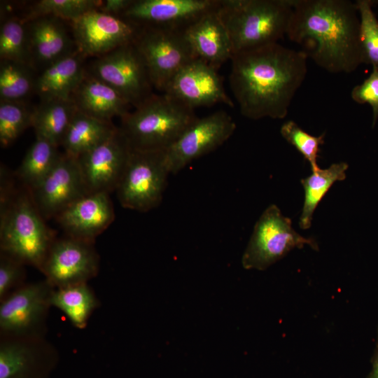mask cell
Segmentation results:
<instances>
[{
	"label": "cell",
	"mask_w": 378,
	"mask_h": 378,
	"mask_svg": "<svg viewBox=\"0 0 378 378\" xmlns=\"http://www.w3.org/2000/svg\"><path fill=\"white\" fill-rule=\"evenodd\" d=\"M307 58L302 50L279 43L234 54L230 85L241 115L284 118L306 77Z\"/></svg>",
	"instance_id": "1"
},
{
	"label": "cell",
	"mask_w": 378,
	"mask_h": 378,
	"mask_svg": "<svg viewBox=\"0 0 378 378\" xmlns=\"http://www.w3.org/2000/svg\"><path fill=\"white\" fill-rule=\"evenodd\" d=\"M292 4L286 36L316 65L338 74L351 73L363 64L356 2L292 0Z\"/></svg>",
	"instance_id": "2"
},
{
	"label": "cell",
	"mask_w": 378,
	"mask_h": 378,
	"mask_svg": "<svg viewBox=\"0 0 378 378\" xmlns=\"http://www.w3.org/2000/svg\"><path fill=\"white\" fill-rule=\"evenodd\" d=\"M197 118L195 109L154 93L121 118L120 130L132 150L166 151Z\"/></svg>",
	"instance_id": "3"
},
{
	"label": "cell",
	"mask_w": 378,
	"mask_h": 378,
	"mask_svg": "<svg viewBox=\"0 0 378 378\" xmlns=\"http://www.w3.org/2000/svg\"><path fill=\"white\" fill-rule=\"evenodd\" d=\"M292 0H223L218 12L234 54L276 43L287 34Z\"/></svg>",
	"instance_id": "4"
},
{
	"label": "cell",
	"mask_w": 378,
	"mask_h": 378,
	"mask_svg": "<svg viewBox=\"0 0 378 378\" xmlns=\"http://www.w3.org/2000/svg\"><path fill=\"white\" fill-rule=\"evenodd\" d=\"M54 241L30 191H18L0 214L1 252L41 271Z\"/></svg>",
	"instance_id": "5"
},
{
	"label": "cell",
	"mask_w": 378,
	"mask_h": 378,
	"mask_svg": "<svg viewBox=\"0 0 378 378\" xmlns=\"http://www.w3.org/2000/svg\"><path fill=\"white\" fill-rule=\"evenodd\" d=\"M309 245L318 251L316 241L298 234L289 218L275 204L269 206L255 224L241 258L246 270H264L297 248Z\"/></svg>",
	"instance_id": "6"
},
{
	"label": "cell",
	"mask_w": 378,
	"mask_h": 378,
	"mask_svg": "<svg viewBox=\"0 0 378 378\" xmlns=\"http://www.w3.org/2000/svg\"><path fill=\"white\" fill-rule=\"evenodd\" d=\"M165 151L131 149L125 171L116 189L121 205L141 212L158 206L167 185Z\"/></svg>",
	"instance_id": "7"
},
{
	"label": "cell",
	"mask_w": 378,
	"mask_h": 378,
	"mask_svg": "<svg viewBox=\"0 0 378 378\" xmlns=\"http://www.w3.org/2000/svg\"><path fill=\"white\" fill-rule=\"evenodd\" d=\"M183 31L141 27L134 41L146 62L154 88L163 92L174 76L197 58Z\"/></svg>",
	"instance_id": "8"
},
{
	"label": "cell",
	"mask_w": 378,
	"mask_h": 378,
	"mask_svg": "<svg viewBox=\"0 0 378 378\" xmlns=\"http://www.w3.org/2000/svg\"><path fill=\"white\" fill-rule=\"evenodd\" d=\"M86 71L137 107L154 93L146 62L134 43L96 57Z\"/></svg>",
	"instance_id": "9"
},
{
	"label": "cell",
	"mask_w": 378,
	"mask_h": 378,
	"mask_svg": "<svg viewBox=\"0 0 378 378\" xmlns=\"http://www.w3.org/2000/svg\"><path fill=\"white\" fill-rule=\"evenodd\" d=\"M54 289L46 279L24 284L1 300V336H43Z\"/></svg>",
	"instance_id": "10"
},
{
	"label": "cell",
	"mask_w": 378,
	"mask_h": 378,
	"mask_svg": "<svg viewBox=\"0 0 378 378\" xmlns=\"http://www.w3.org/2000/svg\"><path fill=\"white\" fill-rule=\"evenodd\" d=\"M236 124L224 111L197 118L165 151L170 174H176L193 160L216 150L234 132Z\"/></svg>",
	"instance_id": "11"
},
{
	"label": "cell",
	"mask_w": 378,
	"mask_h": 378,
	"mask_svg": "<svg viewBox=\"0 0 378 378\" xmlns=\"http://www.w3.org/2000/svg\"><path fill=\"white\" fill-rule=\"evenodd\" d=\"M71 27L77 50L96 57L134 43L141 29L133 22L98 9L71 22Z\"/></svg>",
	"instance_id": "12"
},
{
	"label": "cell",
	"mask_w": 378,
	"mask_h": 378,
	"mask_svg": "<svg viewBox=\"0 0 378 378\" xmlns=\"http://www.w3.org/2000/svg\"><path fill=\"white\" fill-rule=\"evenodd\" d=\"M93 242L69 236L55 239L41 272L55 288L88 283L99 270Z\"/></svg>",
	"instance_id": "13"
},
{
	"label": "cell",
	"mask_w": 378,
	"mask_h": 378,
	"mask_svg": "<svg viewBox=\"0 0 378 378\" xmlns=\"http://www.w3.org/2000/svg\"><path fill=\"white\" fill-rule=\"evenodd\" d=\"M131 148L120 128L107 140L78 157L77 162L88 193L116 190Z\"/></svg>",
	"instance_id": "14"
},
{
	"label": "cell",
	"mask_w": 378,
	"mask_h": 378,
	"mask_svg": "<svg viewBox=\"0 0 378 378\" xmlns=\"http://www.w3.org/2000/svg\"><path fill=\"white\" fill-rule=\"evenodd\" d=\"M217 70L204 60L196 58L174 76L164 94L192 109L218 103L234 107Z\"/></svg>",
	"instance_id": "15"
},
{
	"label": "cell",
	"mask_w": 378,
	"mask_h": 378,
	"mask_svg": "<svg viewBox=\"0 0 378 378\" xmlns=\"http://www.w3.org/2000/svg\"><path fill=\"white\" fill-rule=\"evenodd\" d=\"M29 191L43 219L56 218L74 202L89 194L77 159L66 153L61 154L48 175Z\"/></svg>",
	"instance_id": "16"
},
{
	"label": "cell",
	"mask_w": 378,
	"mask_h": 378,
	"mask_svg": "<svg viewBox=\"0 0 378 378\" xmlns=\"http://www.w3.org/2000/svg\"><path fill=\"white\" fill-rule=\"evenodd\" d=\"M55 351L43 336H1L0 378H47Z\"/></svg>",
	"instance_id": "17"
},
{
	"label": "cell",
	"mask_w": 378,
	"mask_h": 378,
	"mask_svg": "<svg viewBox=\"0 0 378 378\" xmlns=\"http://www.w3.org/2000/svg\"><path fill=\"white\" fill-rule=\"evenodd\" d=\"M219 4L218 0H132L120 17L141 27L184 30Z\"/></svg>",
	"instance_id": "18"
},
{
	"label": "cell",
	"mask_w": 378,
	"mask_h": 378,
	"mask_svg": "<svg viewBox=\"0 0 378 378\" xmlns=\"http://www.w3.org/2000/svg\"><path fill=\"white\" fill-rule=\"evenodd\" d=\"M114 218L108 194L94 192L74 202L57 215L56 219L67 236L93 242Z\"/></svg>",
	"instance_id": "19"
},
{
	"label": "cell",
	"mask_w": 378,
	"mask_h": 378,
	"mask_svg": "<svg viewBox=\"0 0 378 378\" xmlns=\"http://www.w3.org/2000/svg\"><path fill=\"white\" fill-rule=\"evenodd\" d=\"M30 65L43 70L59 59L77 50L63 20L53 16H41L25 22ZM41 70V71H42Z\"/></svg>",
	"instance_id": "20"
},
{
	"label": "cell",
	"mask_w": 378,
	"mask_h": 378,
	"mask_svg": "<svg viewBox=\"0 0 378 378\" xmlns=\"http://www.w3.org/2000/svg\"><path fill=\"white\" fill-rule=\"evenodd\" d=\"M218 8L203 15L183 31L196 57L216 69L234 55L229 34Z\"/></svg>",
	"instance_id": "21"
},
{
	"label": "cell",
	"mask_w": 378,
	"mask_h": 378,
	"mask_svg": "<svg viewBox=\"0 0 378 378\" xmlns=\"http://www.w3.org/2000/svg\"><path fill=\"white\" fill-rule=\"evenodd\" d=\"M71 99L78 111L105 122L123 118L132 106L115 90L87 71Z\"/></svg>",
	"instance_id": "22"
},
{
	"label": "cell",
	"mask_w": 378,
	"mask_h": 378,
	"mask_svg": "<svg viewBox=\"0 0 378 378\" xmlns=\"http://www.w3.org/2000/svg\"><path fill=\"white\" fill-rule=\"evenodd\" d=\"M85 57L77 50L42 70L37 76L35 88L41 99H71L85 76Z\"/></svg>",
	"instance_id": "23"
},
{
	"label": "cell",
	"mask_w": 378,
	"mask_h": 378,
	"mask_svg": "<svg viewBox=\"0 0 378 378\" xmlns=\"http://www.w3.org/2000/svg\"><path fill=\"white\" fill-rule=\"evenodd\" d=\"M77 111L71 99H47L34 108L31 127L36 137L54 145H62L63 138Z\"/></svg>",
	"instance_id": "24"
},
{
	"label": "cell",
	"mask_w": 378,
	"mask_h": 378,
	"mask_svg": "<svg viewBox=\"0 0 378 378\" xmlns=\"http://www.w3.org/2000/svg\"><path fill=\"white\" fill-rule=\"evenodd\" d=\"M117 130L111 122L96 119L77 110L61 146L64 153L77 158L107 140Z\"/></svg>",
	"instance_id": "25"
},
{
	"label": "cell",
	"mask_w": 378,
	"mask_h": 378,
	"mask_svg": "<svg viewBox=\"0 0 378 378\" xmlns=\"http://www.w3.org/2000/svg\"><path fill=\"white\" fill-rule=\"evenodd\" d=\"M51 304L61 310L75 327L82 329L98 307L99 301L88 283H83L55 288Z\"/></svg>",
	"instance_id": "26"
},
{
	"label": "cell",
	"mask_w": 378,
	"mask_h": 378,
	"mask_svg": "<svg viewBox=\"0 0 378 378\" xmlns=\"http://www.w3.org/2000/svg\"><path fill=\"white\" fill-rule=\"evenodd\" d=\"M347 169L346 162L334 163L327 169L318 168L301 180L304 190V202L299 221L300 228L307 230L311 227L316 208L336 181L346 178Z\"/></svg>",
	"instance_id": "27"
},
{
	"label": "cell",
	"mask_w": 378,
	"mask_h": 378,
	"mask_svg": "<svg viewBox=\"0 0 378 378\" xmlns=\"http://www.w3.org/2000/svg\"><path fill=\"white\" fill-rule=\"evenodd\" d=\"M57 148L45 139H36L15 173L24 187L31 190L48 175L61 156Z\"/></svg>",
	"instance_id": "28"
},
{
	"label": "cell",
	"mask_w": 378,
	"mask_h": 378,
	"mask_svg": "<svg viewBox=\"0 0 378 378\" xmlns=\"http://www.w3.org/2000/svg\"><path fill=\"white\" fill-rule=\"evenodd\" d=\"M29 64L7 59L0 62V101L24 102L35 92L37 76Z\"/></svg>",
	"instance_id": "29"
},
{
	"label": "cell",
	"mask_w": 378,
	"mask_h": 378,
	"mask_svg": "<svg viewBox=\"0 0 378 378\" xmlns=\"http://www.w3.org/2000/svg\"><path fill=\"white\" fill-rule=\"evenodd\" d=\"M102 4V1L97 0H41L28 9L24 21L50 15L72 22L89 11L99 9Z\"/></svg>",
	"instance_id": "30"
},
{
	"label": "cell",
	"mask_w": 378,
	"mask_h": 378,
	"mask_svg": "<svg viewBox=\"0 0 378 378\" xmlns=\"http://www.w3.org/2000/svg\"><path fill=\"white\" fill-rule=\"evenodd\" d=\"M0 58L30 64L26 22L15 17L4 19L0 29Z\"/></svg>",
	"instance_id": "31"
},
{
	"label": "cell",
	"mask_w": 378,
	"mask_h": 378,
	"mask_svg": "<svg viewBox=\"0 0 378 378\" xmlns=\"http://www.w3.org/2000/svg\"><path fill=\"white\" fill-rule=\"evenodd\" d=\"M34 108L25 102L0 101V144L7 147L32 125Z\"/></svg>",
	"instance_id": "32"
},
{
	"label": "cell",
	"mask_w": 378,
	"mask_h": 378,
	"mask_svg": "<svg viewBox=\"0 0 378 378\" xmlns=\"http://www.w3.org/2000/svg\"><path fill=\"white\" fill-rule=\"evenodd\" d=\"M360 27L359 37L363 64L378 69V20L373 12V1L358 0Z\"/></svg>",
	"instance_id": "33"
},
{
	"label": "cell",
	"mask_w": 378,
	"mask_h": 378,
	"mask_svg": "<svg viewBox=\"0 0 378 378\" xmlns=\"http://www.w3.org/2000/svg\"><path fill=\"white\" fill-rule=\"evenodd\" d=\"M282 137L293 146L309 161L312 172L317 170L318 155L320 146L324 143L325 133L320 136H312L293 120L285 122L281 127Z\"/></svg>",
	"instance_id": "34"
},
{
	"label": "cell",
	"mask_w": 378,
	"mask_h": 378,
	"mask_svg": "<svg viewBox=\"0 0 378 378\" xmlns=\"http://www.w3.org/2000/svg\"><path fill=\"white\" fill-rule=\"evenodd\" d=\"M24 265L14 258L1 252L0 301L24 284Z\"/></svg>",
	"instance_id": "35"
},
{
	"label": "cell",
	"mask_w": 378,
	"mask_h": 378,
	"mask_svg": "<svg viewBox=\"0 0 378 378\" xmlns=\"http://www.w3.org/2000/svg\"><path fill=\"white\" fill-rule=\"evenodd\" d=\"M351 97L359 104H368L371 106L372 127H374L378 120V69H372L370 76L352 89Z\"/></svg>",
	"instance_id": "36"
},
{
	"label": "cell",
	"mask_w": 378,
	"mask_h": 378,
	"mask_svg": "<svg viewBox=\"0 0 378 378\" xmlns=\"http://www.w3.org/2000/svg\"><path fill=\"white\" fill-rule=\"evenodd\" d=\"M0 214L8 208L17 192L15 190L14 181L10 172L5 166H1L0 172Z\"/></svg>",
	"instance_id": "37"
},
{
	"label": "cell",
	"mask_w": 378,
	"mask_h": 378,
	"mask_svg": "<svg viewBox=\"0 0 378 378\" xmlns=\"http://www.w3.org/2000/svg\"><path fill=\"white\" fill-rule=\"evenodd\" d=\"M132 2V0L102 1V4L98 10L108 14L120 17Z\"/></svg>",
	"instance_id": "38"
},
{
	"label": "cell",
	"mask_w": 378,
	"mask_h": 378,
	"mask_svg": "<svg viewBox=\"0 0 378 378\" xmlns=\"http://www.w3.org/2000/svg\"><path fill=\"white\" fill-rule=\"evenodd\" d=\"M372 368L367 378H378V327L374 352L372 358Z\"/></svg>",
	"instance_id": "39"
},
{
	"label": "cell",
	"mask_w": 378,
	"mask_h": 378,
	"mask_svg": "<svg viewBox=\"0 0 378 378\" xmlns=\"http://www.w3.org/2000/svg\"><path fill=\"white\" fill-rule=\"evenodd\" d=\"M377 2H378V1H377ZM377 4H378V3H377Z\"/></svg>",
	"instance_id": "40"
}]
</instances>
